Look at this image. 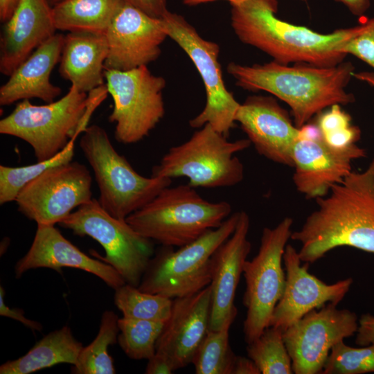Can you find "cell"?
<instances>
[{"label": "cell", "instance_id": "obj_1", "mask_svg": "<svg viewBox=\"0 0 374 374\" xmlns=\"http://www.w3.org/2000/svg\"><path fill=\"white\" fill-rule=\"evenodd\" d=\"M315 200L317 208L290 237L301 244V262L313 263L344 246L374 253V157Z\"/></svg>", "mask_w": 374, "mask_h": 374}, {"label": "cell", "instance_id": "obj_2", "mask_svg": "<svg viewBox=\"0 0 374 374\" xmlns=\"http://www.w3.org/2000/svg\"><path fill=\"white\" fill-rule=\"evenodd\" d=\"M231 24L238 38L283 64L333 66L347 55L342 51L358 26L322 34L276 16V0H249L231 5Z\"/></svg>", "mask_w": 374, "mask_h": 374}, {"label": "cell", "instance_id": "obj_3", "mask_svg": "<svg viewBox=\"0 0 374 374\" xmlns=\"http://www.w3.org/2000/svg\"><path fill=\"white\" fill-rule=\"evenodd\" d=\"M354 69L350 62L324 67L300 63L290 66L274 60L251 66L231 62L226 67L238 87L265 91L285 102L299 128L326 108L355 101L346 90Z\"/></svg>", "mask_w": 374, "mask_h": 374}, {"label": "cell", "instance_id": "obj_4", "mask_svg": "<svg viewBox=\"0 0 374 374\" xmlns=\"http://www.w3.org/2000/svg\"><path fill=\"white\" fill-rule=\"evenodd\" d=\"M231 213L229 202L207 201L186 184L163 188L125 220L146 238L162 246L180 247L220 226Z\"/></svg>", "mask_w": 374, "mask_h": 374}, {"label": "cell", "instance_id": "obj_5", "mask_svg": "<svg viewBox=\"0 0 374 374\" xmlns=\"http://www.w3.org/2000/svg\"><path fill=\"white\" fill-rule=\"evenodd\" d=\"M103 102L72 85L68 93L52 103L35 105L29 100L17 103L0 121V133L22 139L33 148L37 161L50 159L88 127L95 109Z\"/></svg>", "mask_w": 374, "mask_h": 374}, {"label": "cell", "instance_id": "obj_6", "mask_svg": "<svg viewBox=\"0 0 374 374\" xmlns=\"http://www.w3.org/2000/svg\"><path fill=\"white\" fill-rule=\"evenodd\" d=\"M80 147L93 171L100 204L116 218L125 220L172 183L168 177L139 174L116 150L106 131L97 125L84 130Z\"/></svg>", "mask_w": 374, "mask_h": 374}, {"label": "cell", "instance_id": "obj_7", "mask_svg": "<svg viewBox=\"0 0 374 374\" xmlns=\"http://www.w3.org/2000/svg\"><path fill=\"white\" fill-rule=\"evenodd\" d=\"M184 143L172 147L152 176L186 177L193 188L231 187L244 178V166L235 156L251 145L248 139L229 141L211 125L199 128Z\"/></svg>", "mask_w": 374, "mask_h": 374}, {"label": "cell", "instance_id": "obj_8", "mask_svg": "<svg viewBox=\"0 0 374 374\" xmlns=\"http://www.w3.org/2000/svg\"><path fill=\"white\" fill-rule=\"evenodd\" d=\"M239 212L231 214L216 229L174 250L162 246L155 251L138 288L170 299L188 296L208 286L211 280V258L233 233Z\"/></svg>", "mask_w": 374, "mask_h": 374}, {"label": "cell", "instance_id": "obj_9", "mask_svg": "<svg viewBox=\"0 0 374 374\" xmlns=\"http://www.w3.org/2000/svg\"><path fill=\"white\" fill-rule=\"evenodd\" d=\"M79 236H89L105 249L96 257L112 266L126 283L139 287L154 254L153 241L138 233L127 222L111 215L93 198L59 224Z\"/></svg>", "mask_w": 374, "mask_h": 374}, {"label": "cell", "instance_id": "obj_10", "mask_svg": "<svg viewBox=\"0 0 374 374\" xmlns=\"http://www.w3.org/2000/svg\"><path fill=\"white\" fill-rule=\"evenodd\" d=\"M292 224L293 220L287 217L274 228H264L257 254L244 263L246 289L242 303L247 313L243 332L247 344L269 326L274 308L283 294L286 276L282 261Z\"/></svg>", "mask_w": 374, "mask_h": 374}, {"label": "cell", "instance_id": "obj_11", "mask_svg": "<svg viewBox=\"0 0 374 374\" xmlns=\"http://www.w3.org/2000/svg\"><path fill=\"white\" fill-rule=\"evenodd\" d=\"M161 21L168 37L176 42L193 62L205 88L206 105L190 120V126L200 128L209 124L228 138L240 103L224 84L218 61L220 46L202 37L193 26L176 12L168 10Z\"/></svg>", "mask_w": 374, "mask_h": 374}, {"label": "cell", "instance_id": "obj_12", "mask_svg": "<svg viewBox=\"0 0 374 374\" xmlns=\"http://www.w3.org/2000/svg\"><path fill=\"white\" fill-rule=\"evenodd\" d=\"M104 75L114 102L108 119L116 123V140L123 144L138 143L165 115V78L153 75L147 65L127 71L105 69Z\"/></svg>", "mask_w": 374, "mask_h": 374}, {"label": "cell", "instance_id": "obj_13", "mask_svg": "<svg viewBox=\"0 0 374 374\" xmlns=\"http://www.w3.org/2000/svg\"><path fill=\"white\" fill-rule=\"evenodd\" d=\"M92 177L77 161L53 166L27 184L15 202L18 211L37 224L55 225L92 197Z\"/></svg>", "mask_w": 374, "mask_h": 374}, {"label": "cell", "instance_id": "obj_14", "mask_svg": "<svg viewBox=\"0 0 374 374\" xmlns=\"http://www.w3.org/2000/svg\"><path fill=\"white\" fill-rule=\"evenodd\" d=\"M357 328L355 312L332 303L306 314L283 332L294 373H321L332 347Z\"/></svg>", "mask_w": 374, "mask_h": 374}, {"label": "cell", "instance_id": "obj_15", "mask_svg": "<svg viewBox=\"0 0 374 374\" xmlns=\"http://www.w3.org/2000/svg\"><path fill=\"white\" fill-rule=\"evenodd\" d=\"M366 156V150L357 144L334 147L324 141L320 132L300 134L292 151L294 184L307 198L323 197L353 171L354 160Z\"/></svg>", "mask_w": 374, "mask_h": 374}, {"label": "cell", "instance_id": "obj_16", "mask_svg": "<svg viewBox=\"0 0 374 374\" xmlns=\"http://www.w3.org/2000/svg\"><path fill=\"white\" fill-rule=\"evenodd\" d=\"M286 271L283 294L273 311L269 326L285 331L310 311L328 303L337 305L349 291L352 278L327 284L308 271L309 264L301 265L298 251L287 244L283 253Z\"/></svg>", "mask_w": 374, "mask_h": 374}, {"label": "cell", "instance_id": "obj_17", "mask_svg": "<svg viewBox=\"0 0 374 374\" xmlns=\"http://www.w3.org/2000/svg\"><path fill=\"white\" fill-rule=\"evenodd\" d=\"M109 52L105 69L130 70L155 61L168 35L161 19L125 1L105 33Z\"/></svg>", "mask_w": 374, "mask_h": 374}, {"label": "cell", "instance_id": "obj_18", "mask_svg": "<svg viewBox=\"0 0 374 374\" xmlns=\"http://www.w3.org/2000/svg\"><path fill=\"white\" fill-rule=\"evenodd\" d=\"M238 122L258 153L275 163L292 167V151L300 128L271 96H251L235 114Z\"/></svg>", "mask_w": 374, "mask_h": 374}, {"label": "cell", "instance_id": "obj_19", "mask_svg": "<svg viewBox=\"0 0 374 374\" xmlns=\"http://www.w3.org/2000/svg\"><path fill=\"white\" fill-rule=\"evenodd\" d=\"M250 219L245 211L239 217L232 235L221 244L211 258V290L208 330H217L235 320L238 310L234 299L243 265L250 253L248 240Z\"/></svg>", "mask_w": 374, "mask_h": 374}, {"label": "cell", "instance_id": "obj_20", "mask_svg": "<svg viewBox=\"0 0 374 374\" xmlns=\"http://www.w3.org/2000/svg\"><path fill=\"white\" fill-rule=\"evenodd\" d=\"M211 303L209 285L172 299L171 313L157 339L156 352L169 359L174 371L191 364L208 330Z\"/></svg>", "mask_w": 374, "mask_h": 374}, {"label": "cell", "instance_id": "obj_21", "mask_svg": "<svg viewBox=\"0 0 374 374\" xmlns=\"http://www.w3.org/2000/svg\"><path fill=\"white\" fill-rule=\"evenodd\" d=\"M62 267L76 268L100 278L116 290L126 283L110 265L93 258L66 239L55 225L37 224L32 244L15 266V277L30 269L49 268L62 273Z\"/></svg>", "mask_w": 374, "mask_h": 374}, {"label": "cell", "instance_id": "obj_22", "mask_svg": "<svg viewBox=\"0 0 374 374\" xmlns=\"http://www.w3.org/2000/svg\"><path fill=\"white\" fill-rule=\"evenodd\" d=\"M56 30L47 0H19L1 31V73L10 76Z\"/></svg>", "mask_w": 374, "mask_h": 374}, {"label": "cell", "instance_id": "obj_23", "mask_svg": "<svg viewBox=\"0 0 374 374\" xmlns=\"http://www.w3.org/2000/svg\"><path fill=\"white\" fill-rule=\"evenodd\" d=\"M64 40V35L55 34L13 71L0 88L1 105L31 98L55 101L62 89L51 82L50 75L60 60Z\"/></svg>", "mask_w": 374, "mask_h": 374}, {"label": "cell", "instance_id": "obj_24", "mask_svg": "<svg viewBox=\"0 0 374 374\" xmlns=\"http://www.w3.org/2000/svg\"><path fill=\"white\" fill-rule=\"evenodd\" d=\"M108 52L105 34L69 32L64 36L59 73L80 91L87 93L104 84Z\"/></svg>", "mask_w": 374, "mask_h": 374}, {"label": "cell", "instance_id": "obj_25", "mask_svg": "<svg viewBox=\"0 0 374 374\" xmlns=\"http://www.w3.org/2000/svg\"><path fill=\"white\" fill-rule=\"evenodd\" d=\"M82 348L70 327L64 326L44 336L23 356L3 363L0 373L29 374L62 363L73 366Z\"/></svg>", "mask_w": 374, "mask_h": 374}, {"label": "cell", "instance_id": "obj_26", "mask_svg": "<svg viewBox=\"0 0 374 374\" xmlns=\"http://www.w3.org/2000/svg\"><path fill=\"white\" fill-rule=\"evenodd\" d=\"M125 0H62L52 8L57 30L105 34Z\"/></svg>", "mask_w": 374, "mask_h": 374}, {"label": "cell", "instance_id": "obj_27", "mask_svg": "<svg viewBox=\"0 0 374 374\" xmlns=\"http://www.w3.org/2000/svg\"><path fill=\"white\" fill-rule=\"evenodd\" d=\"M118 315L105 310L101 317L100 328L93 341L83 347L71 371L74 374H114L116 369L109 346L118 341Z\"/></svg>", "mask_w": 374, "mask_h": 374}, {"label": "cell", "instance_id": "obj_28", "mask_svg": "<svg viewBox=\"0 0 374 374\" xmlns=\"http://www.w3.org/2000/svg\"><path fill=\"white\" fill-rule=\"evenodd\" d=\"M114 290V301L123 317L165 323L170 315L172 299L143 292L128 283Z\"/></svg>", "mask_w": 374, "mask_h": 374}, {"label": "cell", "instance_id": "obj_29", "mask_svg": "<svg viewBox=\"0 0 374 374\" xmlns=\"http://www.w3.org/2000/svg\"><path fill=\"white\" fill-rule=\"evenodd\" d=\"M231 323L217 330H208L191 364L196 374H232L236 355L229 344Z\"/></svg>", "mask_w": 374, "mask_h": 374}, {"label": "cell", "instance_id": "obj_30", "mask_svg": "<svg viewBox=\"0 0 374 374\" xmlns=\"http://www.w3.org/2000/svg\"><path fill=\"white\" fill-rule=\"evenodd\" d=\"M283 332L280 328L269 326L258 337L247 344V356L261 373H294Z\"/></svg>", "mask_w": 374, "mask_h": 374}, {"label": "cell", "instance_id": "obj_31", "mask_svg": "<svg viewBox=\"0 0 374 374\" xmlns=\"http://www.w3.org/2000/svg\"><path fill=\"white\" fill-rule=\"evenodd\" d=\"M118 343L129 358L148 360L156 353V344L163 322L123 317L118 319Z\"/></svg>", "mask_w": 374, "mask_h": 374}, {"label": "cell", "instance_id": "obj_32", "mask_svg": "<svg viewBox=\"0 0 374 374\" xmlns=\"http://www.w3.org/2000/svg\"><path fill=\"white\" fill-rule=\"evenodd\" d=\"M75 139H71L66 148L54 157L20 167L0 166V204L15 201L21 190L47 169L70 162L74 156Z\"/></svg>", "mask_w": 374, "mask_h": 374}, {"label": "cell", "instance_id": "obj_33", "mask_svg": "<svg viewBox=\"0 0 374 374\" xmlns=\"http://www.w3.org/2000/svg\"><path fill=\"white\" fill-rule=\"evenodd\" d=\"M374 372V344L354 348L341 341L332 347L321 374H362Z\"/></svg>", "mask_w": 374, "mask_h": 374}, {"label": "cell", "instance_id": "obj_34", "mask_svg": "<svg viewBox=\"0 0 374 374\" xmlns=\"http://www.w3.org/2000/svg\"><path fill=\"white\" fill-rule=\"evenodd\" d=\"M318 115L316 125L325 142L334 147L357 144L361 131L352 124L350 115L341 109L340 105H334Z\"/></svg>", "mask_w": 374, "mask_h": 374}, {"label": "cell", "instance_id": "obj_35", "mask_svg": "<svg viewBox=\"0 0 374 374\" xmlns=\"http://www.w3.org/2000/svg\"><path fill=\"white\" fill-rule=\"evenodd\" d=\"M357 26V32L345 44L342 51L357 57L374 69V17L366 18Z\"/></svg>", "mask_w": 374, "mask_h": 374}, {"label": "cell", "instance_id": "obj_36", "mask_svg": "<svg viewBox=\"0 0 374 374\" xmlns=\"http://www.w3.org/2000/svg\"><path fill=\"white\" fill-rule=\"evenodd\" d=\"M5 290L0 287V315L13 319L21 323L33 331L40 332L43 329L42 325L34 320L29 319L24 316V311L19 308H10L4 301Z\"/></svg>", "mask_w": 374, "mask_h": 374}, {"label": "cell", "instance_id": "obj_37", "mask_svg": "<svg viewBox=\"0 0 374 374\" xmlns=\"http://www.w3.org/2000/svg\"><path fill=\"white\" fill-rule=\"evenodd\" d=\"M355 343L360 346L374 344V316L365 314L358 321Z\"/></svg>", "mask_w": 374, "mask_h": 374}, {"label": "cell", "instance_id": "obj_38", "mask_svg": "<svg viewBox=\"0 0 374 374\" xmlns=\"http://www.w3.org/2000/svg\"><path fill=\"white\" fill-rule=\"evenodd\" d=\"M146 15L161 19L168 10L166 0H125Z\"/></svg>", "mask_w": 374, "mask_h": 374}, {"label": "cell", "instance_id": "obj_39", "mask_svg": "<svg viewBox=\"0 0 374 374\" xmlns=\"http://www.w3.org/2000/svg\"><path fill=\"white\" fill-rule=\"evenodd\" d=\"M175 371L169 359L163 355L157 353L148 360L145 370L147 374H171Z\"/></svg>", "mask_w": 374, "mask_h": 374}, {"label": "cell", "instance_id": "obj_40", "mask_svg": "<svg viewBox=\"0 0 374 374\" xmlns=\"http://www.w3.org/2000/svg\"><path fill=\"white\" fill-rule=\"evenodd\" d=\"M260 371L250 359L236 355L232 374H260Z\"/></svg>", "mask_w": 374, "mask_h": 374}, {"label": "cell", "instance_id": "obj_41", "mask_svg": "<svg viewBox=\"0 0 374 374\" xmlns=\"http://www.w3.org/2000/svg\"><path fill=\"white\" fill-rule=\"evenodd\" d=\"M343 3L354 15L361 17L368 10L370 0H336Z\"/></svg>", "mask_w": 374, "mask_h": 374}, {"label": "cell", "instance_id": "obj_42", "mask_svg": "<svg viewBox=\"0 0 374 374\" xmlns=\"http://www.w3.org/2000/svg\"><path fill=\"white\" fill-rule=\"evenodd\" d=\"M19 0H0V20L4 23L14 12Z\"/></svg>", "mask_w": 374, "mask_h": 374}, {"label": "cell", "instance_id": "obj_43", "mask_svg": "<svg viewBox=\"0 0 374 374\" xmlns=\"http://www.w3.org/2000/svg\"><path fill=\"white\" fill-rule=\"evenodd\" d=\"M353 77L356 79L367 83L368 85L374 87V72L371 71H362L354 72Z\"/></svg>", "mask_w": 374, "mask_h": 374}, {"label": "cell", "instance_id": "obj_44", "mask_svg": "<svg viewBox=\"0 0 374 374\" xmlns=\"http://www.w3.org/2000/svg\"><path fill=\"white\" fill-rule=\"evenodd\" d=\"M184 4L189 6H197L202 3H209L217 0H180ZM231 5L240 4L249 0H226Z\"/></svg>", "mask_w": 374, "mask_h": 374}, {"label": "cell", "instance_id": "obj_45", "mask_svg": "<svg viewBox=\"0 0 374 374\" xmlns=\"http://www.w3.org/2000/svg\"><path fill=\"white\" fill-rule=\"evenodd\" d=\"M49 1H51V2H53L55 4V3L60 2L62 0H49Z\"/></svg>", "mask_w": 374, "mask_h": 374}, {"label": "cell", "instance_id": "obj_46", "mask_svg": "<svg viewBox=\"0 0 374 374\" xmlns=\"http://www.w3.org/2000/svg\"><path fill=\"white\" fill-rule=\"evenodd\" d=\"M300 1L306 2V1H308V0H300Z\"/></svg>", "mask_w": 374, "mask_h": 374}, {"label": "cell", "instance_id": "obj_47", "mask_svg": "<svg viewBox=\"0 0 374 374\" xmlns=\"http://www.w3.org/2000/svg\"><path fill=\"white\" fill-rule=\"evenodd\" d=\"M374 1V0H373Z\"/></svg>", "mask_w": 374, "mask_h": 374}]
</instances>
